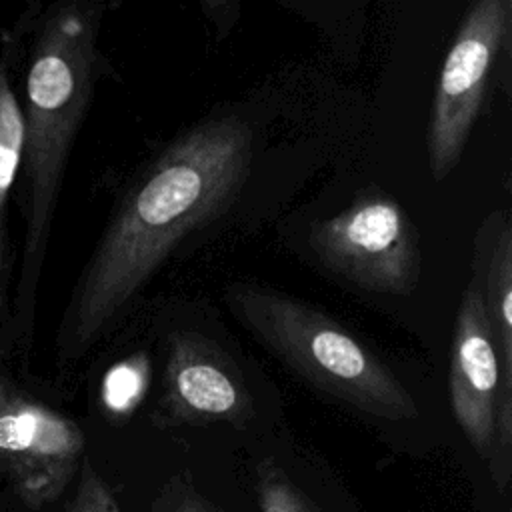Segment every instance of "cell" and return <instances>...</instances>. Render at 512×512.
<instances>
[{"instance_id": "5bb4252c", "label": "cell", "mask_w": 512, "mask_h": 512, "mask_svg": "<svg viewBox=\"0 0 512 512\" xmlns=\"http://www.w3.org/2000/svg\"><path fill=\"white\" fill-rule=\"evenodd\" d=\"M142 390V376L136 368H126V366H116L104 386V398L106 404L112 410H128L134 402H138Z\"/></svg>"}, {"instance_id": "4fadbf2b", "label": "cell", "mask_w": 512, "mask_h": 512, "mask_svg": "<svg viewBox=\"0 0 512 512\" xmlns=\"http://www.w3.org/2000/svg\"><path fill=\"white\" fill-rule=\"evenodd\" d=\"M152 512H220L182 478H170L152 502Z\"/></svg>"}, {"instance_id": "9c48e42d", "label": "cell", "mask_w": 512, "mask_h": 512, "mask_svg": "<svg viewBox=\"0 0 512 512\" xmlns=\"http://www.w3.org/2000/svg\"><path fill=\"white\" fill-rule=\"evenodd\" d=\"M498 360L476 276L462 290L450 352V404L460 430L482 460L494 446Z\"/></svg>"}, {"instance_id": "30bf717a", "label": "cell", "mask_w": 512, "mask_h": 512, "mask_svg": "<svg viewBox=\"0 0 512 512\" xmlns=\"http://www.w3.org/2000/svg\"><path fill=\"white\" fill-rule=\"evenodd\" d=\"M26 142V120L0 70V208L10 190Z\"/></svg>"}, {"instance_id": "277c9868", "label": "cell", "mask_w": 512, "mask_h": 512, "mask_svg": "<svg viewBox=\"0 0 512 512\" xmlns=\"http://www.w3.org/2000/svg\"><path fill=\"white\" fill-rule=\"evenodd\" d=\"M308 244L324 268L362 290L404 296L420 282L418 230L384 192L364 190L346 210L316 222Z\"/></svg>"}, {"instance_id": "5b68a950", "label": "cell", "mask_w": 512, "mask_h": 512, "mask_svg": "<svg viewBox=\"0 0 512 512\" xmlns=\"http://www.w3.org/2000/svg\"><path fill=\"white\" fill-rule=\"evenodd\" d=\"M510 30L512 0H476L460 20L428 120V164L436 180H444L460 162Z\"/></svg>"}, {"instance_id": "7a4b0ae2", "label": "cell", "mask_w": 512, "mask_h": 512, "mask_svg": "<svg viewBox=\"0 0 512 512\" xmlns=\"http://www.w3.org/2000/svg\"><path fill=\"white\" fill-rule=\"evenodd\" d=\"M224 298L236 320L316 390L376 418L418 416V404L406 386L334 318L250 282L230 284Z\"/></svg>"}, {"instance_id": "52a82bcc", "label": "cell", "mask_w": 512, "mask_h": 512, "mask_svg": "<svg viewBox=\"0 0 512 512\" xmlns=\"http://www.w3.org/2000/svg\"><path fill=\"white\" fill-rule=\"evenodd\" d=\"M162 416L170 424H244L248 390L232 360L196 332H174L166 344Z\"/></svg>"}, {"instance_id": "8992f818", "label": "cell", "mask_w": 512, "mask_h": 512, "mask_svg": "<svg viewBox=\"0 0 512 512\" xmlns=\"http://www.w3.org/2000/svg\"><path fill=\"white\" fill-rule=\"evenodd\" d=\"M84 450L80 428L36 404L0 408V480L28 506L56 500Z\"/></svg>"}, {"instance_id": "ba28073f", "label": "cell", "mask_w": 512, "mask_h": 512, "mask_svg": "<svg viewBox=\"0 0 512 512\" xmlns=\"http://www.w3.org/2000/svg\"><path fill=\"white\" fill-rule=\"evenodd\" d=\"M474 264L500 372L488 466L498 492H506L512 476V224L506 212L494 210L480 224Z\"/></svg>"}, {"instance_id": "6da1fadb", "label": "cell", "mask_w": 512, "mask_h": 512, "mask_svg": "<svg viewBox=\"0 0 512 512\" xmlns=\"http://www.w3.org/2000/svg\"><path fill=\"white\" fill-rule=\"evenodd\" d=\"M252 130L230 114L174 138L122 196L70 302L62 350L92 346L194 230L214 220L248 178Z\"/></svg>"}, {"instance_id": "3957f363", "label": "cell", "mask_w": 512, "mask_h": 512, "mask_svg": "<svg viewBox=\"0 0 512 512\" xmlns=\"http://www.w3.org/2000/svg\"><path fill=\"white\" fill-rule=\"evenodd\" d=\"M96 6H68L56 14L38 44L26 80V142L32 176L30 252L48 228L60 174L86 112L96 66Z\"/></svg>"}, {"instance_id": "8fae6325", "label": "cell", "mask_w": 512, "mask_h": 512, "mask_svg": "<svg viewBox=\"0 0 512 512\" xmlns=\"http://www.w3.org/2000/svg\"><path fill=\"white\" fill-rule=\"evenodd\" d=\"M256 494L262 512H320L316 504L272 462L258 468Z\"/></svg>"}, {"instance_id": "7c38bea8", "label": "cell", "mask_w": 512, "mask_h": 512, "mask_svg": "<svg viewBox=\"0 0 512 512\" xmlns=\"http://www.w3.org/2000/svg\"><path fill=\"white\" fill-rule=\"evenodd\" d=\"M68 512H120L110 488L88 460L82 462L80 482Z\"/></svg>"}]
</instances>
